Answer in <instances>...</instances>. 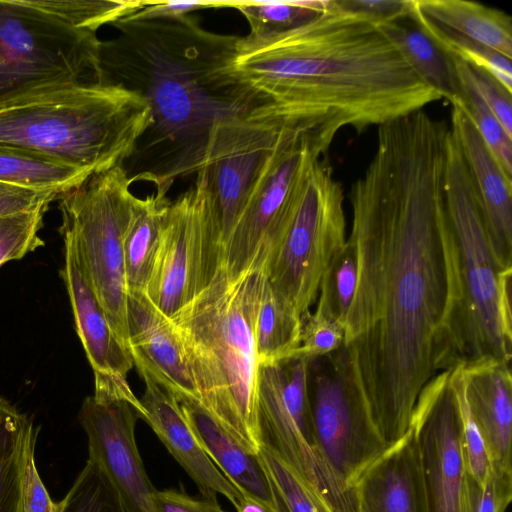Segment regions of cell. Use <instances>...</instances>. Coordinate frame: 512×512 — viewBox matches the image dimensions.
Wrapping results in <instances>:
<instances>
[{
  "label": "cell",
  "instance_id": "23",
  "mask_svg": "<svg viewBox=\"0 0 512 512\" xmlns=\"http://www.w3.org/2000/svg\"><path fill=\"white\" fill-rule=\"evenodd\" d=\"M175 395L199 444L223 475L243 495L254 497L276 510L272 488L258 452L239 441L197 398Z\"/></svg>",
  "mask_w": 512,
  "mask_h": 512
},
{
  "label": "cell",
  "instance_id": "32",
  "mask_svg": "<svg viewBox=\"0 0 512 512\" xmlns=\"http://www.w3.org/2000/svg\"><path fill=\"white\" fill-rule=\"evenodd\" d=\"M328 0H222L247 20L251 35L278 33L296 27L322 12Z\"/></svg>",
  "mask_w": 512,
  "mask_h": 512
},
{
  "label": "cell",
  "instance_id": "2",
  "mask_svg": "<svg viewBox=\"0 0 512 512\" xmlns=\"http://www.w3.org/2000/svg\"><path fill=\"white\" fill-rule=\"evenodd\" d=\"M223 71L244 117L328 147L342 128L362 133L442 99L378 27L336 0L291 29L236 36Z\"/></svg>",
  "mask_w": 512,
  "mask_h": 512
},
{
  "label": "cell",
  "instance_id": "44",
  "mask_svg": "<svg viewBox=\"0 0 512 512\" xmlns=\"http://www.w3.org/2000/svg\"><path fill=\"white\" fill-rule=\"evenodd\" d=\"M31 449L22 480V504L24 512H59V503L54 502L44 486L37 471Z\"/></svg>",
  "mask_w": 512,
  "mask_h": 512
},
{
  "label": "cell",
  "instance_id": "43",
  "mask_svg": "<svg viewBox=\"0 0 512 512\" xmlns=\"http://www.w3.org/2000/svg\"><path fill=\"white\" fill-rule=\"evenodd\" d=\"M56 192L37 190L0 182V217L48 207Z\"/></svg>",
  "mask_w": 512,
  "mask_h": 512
},
{
  "label": "cell",
  "instance_id": "24",
  "mask_svg": "<svg viewBox=\"0 0 512 512\" xmlns=\"http://www.w3.org/2000/svg\"><path fill=\"white\" fill-rule=\"evenodd\" d=\"M169 186L136 197L124 235V269L128 292H146L156 261L161 233L171 203Z\"/></svg>",
  "mask_w": 512,
  "mask_h": 512
},
{
  "label": "cell",
  "instance_id": "31",
  "mask_svg": "<svg viewBox=\"0 0 512 512\" xmlns=\"http://www.w3.org/2000/svg\"><path fill=\"white\" fill-rule=\"evenodd\" d=\"M34 10L69 27L96 32L143 7L141 0H25Z\"/></svg>",
  "mask_w": 512,
  "mask_h": 512
},
{
  "label": "cell",
  "instance_id": "27",
  "mask_svg": "<svg viewBox=\"0 0 512 512\" xmlns=\"http://www.w3.org/2000/svg\"><path fill=\"white\" fill-rule=\"evenodd\" d=\"M38 428L0 395V512H24L22 480Z\"/></svg>",
  "mask_w": 512,
  "mask_h": 512
},
{
  "label": "cell",
  "instance_id": "14",
  "mask_svg": "<svg viewBox=\"0 0 512 512\" xmlns=\"http://www.w3.org/2000/svg\"><path fill=\"white\" fill-rule=\"evenodd\" d=\"M451 370L438 374L423 388L410 420L426 512H470V474Z\"/></svg>",
  "mask_w": 512,
  "mask_h": 512
},
{
  "label": "cell",
  "instance_id": "5",
  "mask_svg": "<svg viewBox=\"0 0 512 512\" xmlns=\"http://www.w3.org/2000/svg\"><path fill=\"white\" fill-rule=\"evenodd\" d=\"M151 124L144 98L109 82L71 83L0 101V144L89 175L124 166Z\"/></svg>",
  "mask_w": 512,
  "mask_h": 512
},
{
  "label": "cell",
  "instance_id": "46",
  "mask_svg": "<svg viewBox=\"0 0 512 512\" xmlns=\"http://www.w3.org/2000/svg\"><path fill=\"white\" fill-rule=\"evenodd\" d=\"M154 512H227L218 502L198 500L174 490H156L153 493Z\"/></svg>",
  "mask_w": 512,
  "mask_h": 512
},
{
  "label": "cell",
  "instance_id": "12",
  "mask_svg": "<svg viewBox=\"0 0 512 512\" xmlns=\"http://www.w3.org/2000/svg\"><path fill=\"white\" fill-rule=\"evenodd\" d=\"M171 201L145 294L168 318L209 285L222 264L223 246L207 177Z\"/></svg>",
  "mask_w": 512,
  "mask_h": 512
},
{
  "label": "cell",
  "instance_id": "42",
  "mask_svg": "<svg viewBox=\"0 0 512 512\" xmlns=\"http://www.w3.org/2000/svg\"><path fill=\"white\" fill-rule=\"evenodd\" d=\"M340 7L355 13L371 24L407 19L412 11V0H336Z\"/></svg>",
  "mask_w": 512,
  "mask_h": 512
},
{
  "label": "cell",
  "instance_id": "35",
  "mask_svg": "<svg viewBox=\"0 0 512 512\" xmlns=\"http://www.w3.org/2000/svg\"><path fill=\"white\" fill-rule=\"evenodd\" d=\"M357 279V259L353 244L347 239L342 249L326 267L319 286L315 312L345 327Z\"/></svg>",
  "mask_w": 512,
  "mask_h": 512
},
{
  "label": "cell",
  "instance_id": "16",
  "mask_svg": "<svg viewBox=\"0 0 512 512\" xmlns=\"http://www.w3.org/2000/svg\"><path fill=\"white\" fill-rule=\"evenodd\" d=\"M139 412L125 400L84 399L79 422L97 461L117 489L126 512H154L151 484L135 441Z\"/></svg>",
  "mask_w": 512,
  "mask_h": 512
},
{
  "label": "cell",
  "instance_id": "29",
  "mask_svg": "<svg viewBox=\"0 0 512 512\" xmlns=\"http://www.w3.org/2000/svg\"><path fill=\"white\" fill-rule=\"evenodd\" d=\"M90 176L80 169L35 151L0 144V182L53 191L61 195Z\"/></svg>",
  "mask_w": 512,
  "mask_h": 512
},
{
  "label": "cell",
  "instance_id": "39",
  "mask_svg": "<svg viewBox=\"0 0 512 512\" xmlns=\"http://www.w3.org/2000/svg\"><path fill=\"white\" fill-rule=\"evenodd\" d=\"M345 327L310 310L301 316L300 347L295 357L313 359L344 345Z\"/></svg>",
  "mask_w": 512,
  "mask_h": 512
},
{
  "label": "cell",
  "instance_id": "37",
  "mask_svg": "<svg viewBox=\"0 0 512 512\" xmlns=\"http://www.w3.org/2000/svg\"><path fill=\"white\" fill-rule=\"evenodd\" d=\"M465 383L464 364H461L451 370L450 384L458 404L462 445L468 472L482 487L490 474L491 463L483 437L466 400Z\"/></svg>",
  "mask_w": 512,
  "mask_h": 512
},
{
  "label": "cell",
  "instance_id": "6",
  "mask_svg": "<svg viewBox=\"0 0 512 512\" xmlns=\"http://www.w3.org/2000/svg\"><path fill=\"white\" fill-rule=\"evenodd\" d=\"M444 194L453 231L462 289L465 366L484 361L510 365L512 268L497 261L458 142L446 136Z\"/></svg>",
  "mask_w": 512,
  "mask_h": 512
},
{
  "label": "cell",
  "instance_id": "38",
  "mask_svg": "<svg viewBox=\"0 0 512 512\" xmlns=\"http://www.w3.org/2000/svg\"><path fill=\"white\" fill-rule=\"evenodd\" d=\"M47 208L0 217V267L44 245L39 231Z\"/></svg>",
  "mask_w": 512,
  "mask_h": 512
},
{
  "label": "cell",
  "instance_id": "34",
  "mask_svg": "<svg viewBox=\"0 0 512 512\" xmlns=\"http://www.w3.org/2000/svg\"><path fill=\"white\" fill-rule=\"evenodd\" d=\"M258 455L270 482L277 512H334L281 458L265 445Z\"/></svg>",
  "mask_w": 512,
  "mask_h": 512
},
{
  "label": "cell",
  "instance_id": "7",
  "mask_svg": "<svg viewBox=\"0 0 512 512\" xmlns=\"http://www.w3.org/2000/svg\"><path fill=\"white\" fill-rule=\"evenodd\" d=\"M132 183L116 166L59 195L63 240L74 247L111 328L128 348L123 241L136 199Z\"/></svg>",
  "mask_w": 512,
  "mask_h": 512
},
{
  "label": "cell",
  "instance_id": "9",
  "mask_svg": "<svg viewBox=\"0 0 512 512\" xmlns=\"http://www.w3.org/2000/svg\"><path fill=\"white\" fill-rule=\"evenodd\" d=\"M341 183L323 156L310 165L289 221L266 259V279L300 317L315 302L322 275L346 243Z\"/></svg>",
  "mask_w": 512,
  "mask_h": 512
},
{
  "label": "cell",
  "instance_id": "1",
  "mask_svg": "<svg viewBox=\"0 0 512 512\" xmlns=\"http://www.w3.org/2000/svg\"><path fill=\"white\" fill-rule=\"evenodd\" d=\"M377 128L349 192L357 279L344 347L391 446L423 388L463 364L462 289L444 194L449 126L418 110Z\"/></svg>",
  "mask_w": 512,
  "mask_h": 512
},
{
  "label": "cell",
  "instance_id": "33",
  "mask_svg": "<svg viewBox=\"0 0 512 512\" xmlns=\"http://www.w3.org/2000/svg\"><path fill=\"white\" fill-rule=\"evenodd\" d=\"M453 61L459 84V98L454 105L468 116L502 169L512 177V136L506 133L479 96L470 79L467 64L455 57Z\"/></svg>",
  "mask_w": 512,
  "mask_h": 512
},
{
  "label": "cell",
  "instance_id": "25",
  "mask_svg": "<svg viewBox=\"0 0 512 512\" xmlns=\"http://www.w3.org/2000/svg\"><path fill=\"white\" fill-rule=\"evenodd\" d=\"M413 4L441 27L512 59V19L504 11L466 0H413Z\"/></svg>",
  "mask_w": 512,
  "mask_h": 512
},
{
  "label": "cell",
  "instance_id": "22",
  "mask_svg": "<svg viewBox=\"0 0 512 512\" xmlns=\"http://www.w3.org/2000/svg\"><path fill=\"white\" fill-rule=\"evenodd\" d=\"M465 396L483 437L491 469L512 472V377L510 365L484 361L464 365Z\"/></svg>",
  "mask_w": 512,
  "mask_h": 512
},
{
  "label": "cell",
  "instance_id": "41",
  "mask_svg": "<svg viewBox=\"0 0 512 512\" xmlns=\"http://www.w3.org/2000/svg\"><path fill=\"white\" fill-rule=\"evenodd\" d=\"M467 66L470 79L479 96L498 119L506 133L512 136V92L508 91L488 72L468 64Z\"/></svg>",
  "mask_w": 512,
  "mask_h": 512
},
{
  "label": "cell",
  "instance_id": "10",
  "mask_svg": "<svg viewBox=\"0 0 512 512\" xmlns=\"http://www.w3.org/2000/svg\"><path fill=\"white\" fill-rule=\"evenodd\" d=\"M310 360L294 357L259 367L260 445L281 458L334 512H360L355 488L335 473L313 442L307 393Z\"/></svg>",
  "mask_w": 512,
  "mask_h": 512
},
{
  "label": "cell",
  "instance_id": "18",
  "mask_svg": "<svg viewBox=\"0 0 512 512\" xmlns=\"http://www.w3.org/2000/svg\"><path fill=\"white\" fill-rule=\"evenodd\" d=\"M449 127L461 150L492 251L503 268H512V177L456 105L452 106Z\"/></svg>",
  "mask_w": 512,
  "mask_h": 512
},
{
  "label": "cell",
  "instance_id": "26",
  "mask_svg": "<svg viewBox=\"0 0 512 512\" xmlns=\"http://www.w3.org/2000/svg\"><path fill=\"white\" fill-rule=\"evenodd\" d=\"M409 21L402 19L377 27L426 85L451 105L456 104L459 84L453 57L438 47L413 21Z\"/></svg>",
  "mask_w": 512,
  "mask_h": 512
},
{
  "label": "cell",
  "instance_id": "15",
  "mask_svg": "<svg viewBox=\"0 0 512 512\" xmlns=\"http://www.w3.org/2000/svg\"><path fill=\"white\" fill-rule=\"evenodd\" d=\"M282 129L241 114L212 124L198 170L204 171L222 246L234 227Z\"/></svg>",
  "mask_w": 512,
  "mask_h": 512
},
{
  "label": "cell",
  "instance_id": "11",
  "mask_svg": "<svg viewBox=\"0 0 512 512\" xmlns=\"http://www.w3.org/2000/svg\"><path fill=\"white\" fill-rule=\"evenodd\" d=\"M313 442L350 487L389 447L380 434L344 345L308 364Z\"/></svg>",
  "mask_w": 512,
  "mask_h": 512
},
{
  "label": "cell",
  "instance_id": "4",
  "mask_svg": "<svg viewBox=\"0 0 512 512\" xmlns=\"http://www.w3.org/2000/svg\"><path fill=\"white\" fill-rule=\"evenodd\" d=\"M266 262L215 276L174 317L198 400L247 448L258 452L259 363L254 317Z\"/></svg>",
  "mask_w": 512,
  "mask_h": 512
},
{
  "label": "cell",
  "instance_id": "21",
  "mask_svg": "<svg viewBox=\"0 0 512 512\" xmlns=\"http://www.w3.org/2000/svg\"><path fill=\"white\" fill-rule=\"evenodd\" d=\"M354 488L360 512H426L420 462L410 428L361 474Z\"/></svg>",
  "mask_w": 512,
  "mask_h": 512
},
{
  "label": "cell",
  "instance_id": "8",
  "mask_svg": "<svg viewBox=\"0 0 512 512\" xmlns=\"http://www.w3.org/2000/svg\"><path fill=\"white\" fill-rule=\"evenodd\" d=\"M96 32L60 23L25 0H0V101L71 83L105 82Z\"/></svg>",
  "mask_w": 512,
  "mask_h": 512
},
{
  "label": "cell",
  "instance_id": "3",
  "mask_svg": "<svg viewBox=\"0 0 512 512\" xmlns=\"http://www.w3.org/2000/svg\"><path fill=\"white\" fill-rule=\"evenodd\" d=\"M120 35L102 42L104 81L137 92L152 124L128 160L133 182L173 185L197 173L215 120L242 114L223 71L235 40L203 29L190 14L176 19H120Z\"/></svg>",
  "mask_w": 512,
  "mask_h": 512
},
{
  "label": "cell",
  "instance_id": "19",
  "mask_svg": "<svg viewBox=\"0 0 512 512\" xmlns=\"http://www.w3.org/2000/svg\"><path fill=\"white\" fill-rule=\"evenodd\" d=\"M145 383L140 400L143 417L170 454L196 483L203 498L218 502L220 494L234 507L243 494L223 475L199 444L176 395L158 384L145 372H139Z\"/></svg>",
  "mask_w": 512,
  "mask_h": 512
},
{
  "label": "cell",
  "instance_id": "45",
  "mask_svg": "<svg viewBox=\"0 0 512 512\" xmlns=\"http://www.w3.org/2000/svg\"><path fill=\"white\" fill-rule=\"evenodd\" d=\"M222 8L221 0L207 1H145L142 8L135 13L124 17L130 20L176 19L189 15L201 9Z\"/></svg>",
  "mask_w": 512,
  "mask_h": 512
},
{
  "label": "cell",
  "instance_id": "17",
  "mask_svg": "<svg viewBox=\"0 0 512 512\" xmlns=\"http://www.w3.org/2000/svg\"><path fill=\"white\" fill-rule=\"evenodd\" d=\"M65 260L61 270L69 295L75 326L94 372V397L134 402L126 376L134 366L129 348L110 326L83 271L72 244L64 240Z\"/></svg>",
  "mask_w": 512,
  "mask_h": 512
},
{
  "label": "cell",
  "instance_id": "20",
  "mask_svg": "<svg viewBox=\"0 0 512 512\" xmlns=\"http://www.w3.org/2000/svg\"><path fill=\"white\" fill-rule=\"evenodd\" d=\"M127 325L129 348L138 372H145L175 394L198 399L172 320L144 292H128Z\"/></svg>",
  "mask_w": 512,
  "mask_h": 512
},
{
  "label": "cell",
  "instance_id": "13",
  "mask_svg": "<svg viewBox=\"0 0 512 512\" xmlns=\"http://www.w3.org/2000/svg\"><path fill=\"white\" fill-rule=\"evenodd\" d=\"M328 148L315 137L282 129L224 246L222 265L231 275L265 261L281 237L306 173Z\"/></svg>",
  "mask_w": 512,
  "mask_h": 512
},
{
  "label": "cell",
  "instance_id": "36",
  "mask_svg": "<svg viewBox=\"0 0 512 512\" xmlns=\"http://www.w3.org/2000/svg\"><path fill=\"white\" fill-rule=\"evenodd\" d=\"M59 505V512H126L110 477L91 458Z\"/></svg>",
  "mask_w": 512,
  "mask_h": 512
},
{
  "label": "cell",
  "instance_id": "47",
  "mask_svg": "<svg viewBox=\"0 0 512 512\" xmlns=\"http://www.w3.org/2000/svg\"><path fill=\"white\" fill-rule=\"evenodd\" d=\"M235 508L237 512H277L270 505L247 495H243Z\"/></svg>",
  "mask_w": 512,
  "mask_h": 512
},
{
  "label": "cell",
  "instance_id": "28",
  "mask_svg": "<svg viewBox=\"0 0 512 512\" xmlns=\"http://www.w3.org/2000/svg\"><path fill=\"white\" fill-rule=\"evenodd\" d=\"M301 317L271 288L266 275L254 317V341L259 366L282 363L300 347Z\"/></svg>",
  "mask_w": 512,
  "mask_h": 512
},
{
  "label": "cell",
  "instance_id": "40",
  "mask_svg": "<svg viewBox=\"0 0 512 512\" xmlns=\"http://www.w3.org/2000/svg\"><path fill=\"white\" fill-rule=\"evenodd\" d=\"M470 512H505L512 499V472L491 469L481 487L469 479Z\"/></svg>",
  "mask_w": 512,
  "mask_h": 512
},
{
  "label": "cell",
  "instance_id": "30",
  "mask_svg": "<svg viewBox=\"0 0 512 512\" xmlns=\"http://www.w3.org/2000/svg\"><path fill=\"white\" fill-rule=\"evenodd\" d=\"M408 18L449 56L488 72L512 92V59L434 23L414 7L413 0Z\"/></svg>",
  "mask_w": 512,
  "mask_h": 512
}]
</instances>
